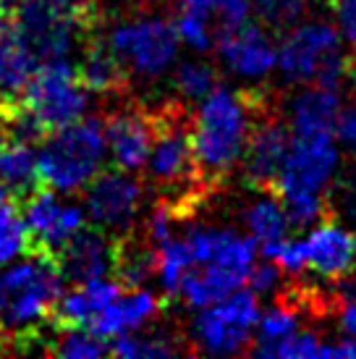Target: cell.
Here are the masks:
<instances>
[{"instance_id": "5", "label": "cell", "mask_w": 356, "mask_h": 359, "mask_svg": "<svg viewBox=\"0 0 356 359\" xmlns=\"http://www.w3.org/2000/svg\"><path fill=\"white\" fill-rule=\"evenodd\" d=\"M108 144L100 118L74 121L40 140L37 170L42 187L71 194L84 189L102 168Z\"/></svg>"}, {"instance_id": "26", "label": "cell", "mask_w": 356, "mask_h": 359, "mask_svg": "<svg viewBox=\"0 0 356 359\" xmlns=\"http://www.w3.org/2000/svg\"><path fill=\"white\" fill-rule=\"evenodd\" d=\"M244 286V280L233 276V273H226L220 268H202V265H194L189 270L181 286H178V294L184 297L189 307L202 309L212 304V302L228 297L231 291H236Z\"/></svg>"}, {"instance_id": "18", "label": "cell", "mask_w": 356, "mask_h": 359, "mask_svg": "<svg viewBox=\"0 0 356 359\" xmlns=\"http://www.w3.org/2000/svg\"><path fill=\"white\" fill-rule=\"evenodd\" d=\"M304 244V270H312L320 278L341 280L356 270V239L354 233L343 231L333 223V218L317 223L315 231H309Z\"/></svg>"}, {"instance_id": "29", "label": "cell", "mask_w": 356, "mask_h": 359, "mask_svg": "<svg viewBox=\"0 0 356 359\" xmlns=\"http://www.w3.org/2000/svg\"><path fill=\"white\" fill-rule=\"evenodd\" d=\"M191 268H194V257L186 239L170 236L168 241L158 244V280L168 297H176L181 280Z\"/></svg>"}, {"instance_id": "30", "label": "cell", "mask_w": 356, "mask_h": 359, "mask_svg": "<svg viewBox=\"0 0 356 359\" xmlns=\"http://www.w3.org/2000/svg\"><path fill=\"white\" fill-rule=\"evenodd\" d=\"M184 346H178L173 336H165V333H142V336H134V333H123V336H116L113 344H110V354L116 357H126V359H152V357H176L181 354Z\"/></svg>"}, {"instance_id": "13", "label": "cell", "mask_w": 356, "mask_h": 359, "mask_svg": "<svg viewBox=\"0 0 356 359\" xmlns=\"http://www.w3.org/2000/svg\"><path fill=\"white\" fill-rule=\"evenodd\" d=\"M291 147V134L283 126V121L275 118L270 108L262 110L252 126L249 142L241 155V170L244 181L254 191H273L280 176L283 160Z\"/></svg>"}, {"instance_id": "36", "label": "cell", "mask_w": 356, "mask_h": 359, "mask_svg": "<svg viewBox=\"0 0 356 359\" xmlns=\"http://www.w3.org/2000/svg\"><path fill=\"white\" fill-rule=\"evenodd\" d=\"M247 283L249 289L254 291V294H275L280 289V283H283V270L280 265H275L273 259H267L262 265H252L247 276Z\"/></svg>"}, {"instance_id": "11", "label": "cell", "mask_w": 356, "mask_h": 359, "mask_svg": "<svg viewBox=\"0 0 356 359\" xmlns=\"http://www.w3.org/2000/svg\"><path fill=\"white\" fill-rule=\"evenodd\" d=\"M84 189V210L100 229L113 236L131 233L144 202V187L131 170H100Z\"/></svg>"}, {"instance_id": "6", "label": "cell", "mask_w": 356, "mask_h": 359, "mask_svg": "<svg viewBox=\"0 0 356 359\" xmlns=\"http://www.w3.org/2000/svg\"><path fill=\"white\" fill-rule=\"evenodd\" d=\"M278 69L286 81L294 84H320L338 87L346 71L341 53V34L325 21H309L291 29L280 42Z\"/></svg>"}, {"instance_id": "7", "label": "cell", "mask_w": 356, "mask_h": 359, "mask_svg": "<svg viewBox=\"0 0 356 359\" xmlns=\"http://www.w3.org/2000/svg\"><path fill=\"white\" fill-rule=\"evenodd\" d=\"M19 100L29 110L32 118L40 123V129L50 134L84 116L89 90L81 84L76 66L69 58H55L42 60V66H37Z\"/></svg>"}, {"instance_id": "43", "label": "cell", "mask_w": 356, "mask_h": 359, "mask_svg": "<svg viewBox=\"0 0 356 359\" xmlns=\"http://www.w3.org/2000/svg\"><path fill=\"white\" fill-rule=\"evenodd\" d=\"M346 71H348V76H351V81H354V92H356V55L346 60Z\"/></svg>"}, {"instance_id": "21", "label": "cell", "mask_w": 356, "mask_h": 359, "mask_svg": "<svg viewBox=\"0 0 356 359\" xmlns=\"http://www.w3.org/2000/svg\"><path fill=\"white\" fill-rule=\"evenodd\" d=\"M288 116H291L294 134H317V131L333 134L341 118V95L336 92V87L312 84L309 90L299 92L291 100Z\"/></svg>"}, {"instance_id": "19", "label": "cell", "mask_w": 356, "mask_h": 359, "mask_svg": "<svg viewBox=\"0 0 356 359\" xmlns=\"http://www.w3.org/2000/svg\"><path fill=\"white\" fill-rule=\"evenodd\" d=\"M163 309V299L147 289H129V294H118L97 318L89 323L92 333L100 339H116L123 333H134L137 328L147 325L152 318H158Z\"/></svg>"}, {"instance_id": "28", "label": "cell", "mask_w": 356, "mask_h": 359, "mask_svg": "<svg viewBox=\"0 0 356 359\" xmlns=\"http://www.w3.org/2000/svg\"><path fill=\"white\" fill-rule=\"evenodd\" d=\"M259 194L262 197H257L244 210V223H247L249 233L257 239V244L283 239L291 226L283 202L278 200L275 191H259Z\"/></svg>"}, {"instance_id": "14", "label": "cell", "mask_w": 356, "mask_h": 359, "mask_svg": "<svg viewBox=\"0 0 356 359\" xmlns=\"http://www.w3.org/2000/svg\"><path fill=\"white\" fill-rule=\"evenodd\" d=\"M184 239L191 250L194 265L220 268L247 283L249 270L257 257L254 236H241L233 229H218V226H189Z\"/></svg>"}, {"instance_id": "23", "label": "cell", "mask_w": 356, "mask_h": 359, "mask_svg": "<svg viewBox=\"0 0 356 359\" xmlns=\"http://www.w3.org/2000/svg\"><path fill=\"white\" fill-rule=\"evenodd\" d=\"M37 55L16 27L0 37V97H19L32 74L37 71Z\"/></svg>"}, {"instance_id": "39", "label": "cell", "mask_w": 356, "mask_h": 359, "mask_svg": "<svg viewBox=\"0 0 356 359\" xmlns=\"http://www.w3.org/2000/svg\"><path fill=\"white\" fill-rule=\"evenodd\" d=\"M338 134H341V140L346 142L351 150H356V110H348L343 113L336 123Z\"/></svg>"}, {"instance_id": "4", "label": "cell", "mask_w": 356, "mask_h": 359, "mask_svg": "<svg viewBox=\"0 0 356 359\" xmlns=\"http://www.w3.org/2000/svg\"><path fill=\"white\" fill-rule=\"evenodd\" d=\"M336 168L338 147L330 131L291 137V147L273 189L278 200L283 202L291 226L307 229L330 218L325 184Z\"/></svg>"}, {"instance_id": "46", "label": "cell", "mask_w": 356, "mask_h": 359, "mask_svg": "<svg viewBox=\"0 0 356 359\" xmlns=\"http://www.w3.org/2000/svg\"><path fill=\"white\" fill-rule=\"evenodd\" d=\"M327 3H333V6H336V3H338V0H327Z\"/></svg>"}, {"instance_id": "32", "label": "cell", "mask_w": 356, "mask_h": 359, "mask_svg": "<svg viewBox=\"0 0 356 359\" xmlns=\"http://www.w3.org/2000/svg\"><path fill=\"white\" fill-rule=\"evenodd\" d=\"M48 354L71 357V359H87V357L110 354V346H108V341L100 339L97 333L84 330V325H74V328H58V336L50 339Z\"/></svg>"}, {"instance_id": "16", "label": "cell", "mask_w": 356, "mask_h": 359, "mask_svg": "<svg viewBox=\"0 0 356 359\" xmlns=\"http://www.w3.org/2000/svg\"><path fill=\"white\" fill-rule=\"evenodd\" d=\"M105 144L121 170H142L147 165L152 144V116L137 105H121L110 110L105 123Z\"/></svg>"}, {"instance_id": "35", "label": "cell", "mask_w": 356, "mask_h": 359, "mask_svg": "<svg viewBox=\"0 0 356 359\" xmlns=\"http://www.w3.org/2000/svg\"><path fill=\"white\" fill-rule=\"evenodd\" d=\"M322 344L317 339V333L312 330H294L286 339L280 341L273 351V357L280 359H307V357H320Z\"/></svg>"}, {"instance_id": "47", "label": "cell", "mask_w": 356, "mask_h": 359, "mask_svg": "<svg viewBox=\"0 0 356 359\" xmlns=\"http://www.w3.org/2000/svg\"><path fill=\"white\" fill-rule=\"evenodd\" d=\"M354 239H356V233H354Z\"/></svg>"}, {"instance_id": "12", "label": "cell", "mask_w": 356, "mask_h": 359, "mask_svg": "<svg viewBox=\"0 0 356 359\" xmlns=\"http://www.w3.org/2000/svg\"><path fill=\"white\" fill-rule=\"evenodd\" d=\"M16 205L24 208L21 215L29 229L34 250L50 252V255H55L87 223V210L74 202L60 200L55 189L50 187H37Z\"/></svg>"}, {"instance_id": "3", "label": "cell", "mask_w": 356, "mask_h": 359, "mask_svg": "<svg viewBox=\"0 0 356 359\" xmlns=\"http://www.w3.org/2000/svg\"><path fill=\"white\" fill-rule=\"evenodd\" d=\"M149 116H152V144L147 155L149 179L163 194V202H168L178 212V218H184L210 191L199 176L197 155H194L191 113L186 105L173 102L149 110Z\"/></svg>"}, {"instance_id": "25", "label": "cell", "mask_w": 356, "mask_h": 359, "mask_svg": "<svg viewBox=\"0 0 356 359\" xmlns=\"http://www.w3.org/2000/svg\"><path fill=\"white\" fill-rule=\"evenodd\" d=\"M178 16L202 21L215 34V45L226 32L241 27L252 16V0H176Z\"/></svg>"}, {"instance_id": "33", "label": "cell", "mask_w": 356, "mask_h": 359, "mask_svg": "<svg viewBox=\"0 0 356 359\" xmlns=\"http://www.w3.org/2000/svg\"><path fill=\"white\" fill-rule=\"evenodd\" d=\"M218 84V71L205 60H184L173 74V87L186 102H199Z\"/></svg>"}, {"instance_id": "20", "label": "cell", "mask_w": 356, "mask_h": 359, "mask_svg": "<svg viewBox=\"0 0 356 359\" xmlns=\"http://www.w3.org/2000/svg\"><path fill=\"white\" fill-rule=\"evenodd\" d=\"M123 286L110 278H89L74 283V289L60 294L58 304L53 309L55 328H74V325H89L110 302L118 297Z\"/></svg>"}, {"instance_id": "24", "label": "cell", "mask_w": 356, "mask_h": 359, "mask_svg": "<svg viewBox=\"0 0 356 359\" xmlns=\"http://www.w3.org/2000/svg\"><path fill=\"white\" fill-rule=\"evenodd\" d=\"M0 181L8 187L16 202L42 187L40 170H37V152L32 147V142L6 140L0 144Z\"/></svg>"}, {"instance_id": "22", "label": "cell", "mask_w": 356, "mask_h": 359, "mask_svg": "<svg viewBox=\"0 0 356 359\" xmlns=\"http://www.w3.org/2000/svg\"><path fill=\"white\" fill-rule=\"evenodd\" d=\"M76 74L81 84L97 95H113L129 87V71L118 60V55L110 50L108 42L89 40L87 45H81V60L76 66Z\"/></svg>"}, {"instance_id": "15", "label": "cell", "mask_w": 356, "mask_h": 359, "mask_svg": "<svg viewBox=\"0 0 356 359\" xmlns=\"http://www.w3.org/2000/svg\"><path fill=\"white\" fill-rule=\"evenodd\" d=\"M116 252H118V236L108 233L105 229H79L58 252V268L63 280L81 283L89 278H102L116 268Z\"/></svg>"}, {"instance_id": "38", "label": "cell", "mask_w": 356, "mask_h": 359, "mask_svg": "<svg viewBox=\"0 0 356 359\" xmlns=\"http://www.w3.org/2000/svg\"><path fill=\"white\" fill-rule=\"evenodd\" d=\"M50 6L60 11H74V13H87V16H97V0H45Z\"/></svg>"}, {"instance_id": "1", "label": "cell", "mask_w": 356, "mask_h": 359, "mask_svg": "<svg viewBox=\"0 0 356 359\" xmlns=\"http://www.w3.org/2000/svg\"><path fill=\"white\" fill-rule=\"evenodd\" d=\"M267 108L270 105L262 92L233 90L223 84L199 100L197 116H191V140L199 176L207 189L223 184L241 163L252 126Z\"/></svg>"}, {"instance_id": "41", "label": "cell", "mask_w": 356, "mask_h": 359, "mask_svg": "<svg viewBox=\"0 0 356 359\" xmlns=\"http://www.w3.org/2000/svg\"><path fill=\"white\" fill-rule=\"evenodd\" d=\"M11 27H13V13H8V11H0V37H3Z\"/></svg>"}, {"instance_id": "42", "label": "cell", "mask_w": 356, "mask_h": 359, "mask_svg": "<svg viewBox=\"0 0 356 359\" xmlns=\"http://www.w3.org/2000/svg\"><path fill=\"white\" fill-rule=\"evenodd\" d=\"M8 202H16V197H13L8 187L0 181V205H8Z\"/></svg>"}, {"instance_id": "9", "label": "cell", "mask_w": 356, "mask_h": 359, "mask_svg": "<svg viewBox=\"0 0 356 359\" xmlns=\"http://www.w3.org/2000/svg\"><path fill=\"white\" fill-rule=\"evenodd\" d=\"M97 16L60 11L45 0H19L13 11V27L42 60L69 58L87 42V32Z\"/></svg>"}, {"instance_id": "34", "label": "cell", "mask_w": 356, "mask_h": 359, "mask_svg": "<svg viewBox=\"0 0 356 359\" xmlns=\"http://www.w3.org/2000/svg\"><path fill=\"white\" fill-rule=\"evenodd\" d=\"M312 0H252V8L267 29L283 32L307 13Z\"/></svg>"}, {"instance_id": "37", "label": "cell", "mask_w": 356, "mask_h": 359, "mask_svg": "<svg viewBox=\"0 0 356 359\" xmlns=\"http://www.w3.org/2000/svg\"><path fill=\"white\" fill-rule=\"evenodd\" d=\"M336 13H338V24H341L343 37L356 48V0H338Z\"/></svg>"}, {"instance_id": "45", "label": "cell", "mask_w": 356, "mask_h": 359, "mask_svg": "<svg viewBox=\"0 0 356 359\" xmlns=\"http://www.w3.org/2000/svg\"><path fill=\"white\" fill-rule=\"evenodd\" d=\"M6 140H8V137H6V131H3V126H0V144H3Z\"/></svg>"}, {"instance_id": "17", "label": "cell", "mask_w": 356, "mask_h": 359, "mask_svg": "<svg viewBox=\"0 0 356 359\" xmlns=\"http://www.w3.org/2000/svg\"><path fill=\"white\" fill-rule=\"evenodd\" d=\"M215 48L223 63L241 79H265L278 63L273 37L259 24H249V21L226 32Z\"/></svg>"}, {"instance_id": "8", "label": "cell", "mask_w": 356, "mask_h": 359, "mask_svg": "<svg viewBox=\"0 0 356 359\" xmlns=\"http://www.w3.org/2000/svg\"><path fill=\"white\" fill-rule=\"evenodd\" d=\"M259 312V299L252 289L231 291L223 299L202 307L191 323V341L199 351L218 357L249 351Z\"/></svg>"}, {"instance_id": "44", "label": "cell", "mask_w": 356, "mask_h": 359, "mask_svg": "<svg viewBox=\"0 0 356 359\" xmlns=\"http://www.w3.org/2000/svg\"><path fill=\"white\" fill-rule=\"evenodd\" d=\"M8 349V336H6V330L0 328V351Z\"/></svg>"}, {"instance_id": "40", "label": "cell", "mask_w": 356, "mask_h": 359, "mask_svg": "<svg viewBox=\"0 0 356 359\" xmlns=\"http://www.w3.org/2000/svg\"><path fill=\"white\" fill-rule=\"evenodd\" d=\"M341 325H343V330H346L351 339H356V302L343 307V312H341Z\"/></svg>"}, {"instance_id": "27", "label": "cell", "mask_w": 356, "mask_h": 359, "mask_svg": "<svg viewBox=\"0 0 356 359\" xmlns=\"http://www.w3.org/2000/svg\"><path fill=\"white\" fill-rule=\"evenodd\" d=\"M254 328H257V339L249 346V351L257 354V357H273L278 344L286 339L288 333L299 330V307L294 302L280 297L275 307L259 312V320Z\"/></svg>"}, {"instance_id": "31", "label": "cell", "mask_w": 356, "mask_h": 359, "mask_svg": "<svg viewBox=\"0 0 356 359\" xmlns=\"http://www.w3.org/2000/svg\"><path fill=\"white\" fill-rule=\"evenodd\" d=\"M32 250H34V244H32L29 229H27L16 202L0 205V268L21 255H29Z\"/></svg>"}, {"instance_id": "2", "label": "cell", "mask_w": 356, "mask_h": 359, "mask_svg": "<svg viewBox=\"0 0 356 359\" xmlns=\"http://www.w3.org/2000/svg\"><path fill=\"white\" fill-rule=\"evenodd\" d=\"M63 294L55 255L32 250L29 257L0 270V328L8 336V346L29 349L42 336V325L53 323V309Z\"/></svg>"}, {"instance_id": "10", "label": "cell", "mask_w": 356, "mask_h": 359, "mask_svg": "<svg viewBox=\"0 0 356 359\" xmlns=\"http://www.w3.org/2000/svg\"><path fill=\"white\" fill-rule=\"evenodd\" d=\"M108 45L129 74H137L142 79H158L176 63L181 37L176 24L168 19L142 16L118 24L110 32Z\"/></svg>"}]
</instances>
